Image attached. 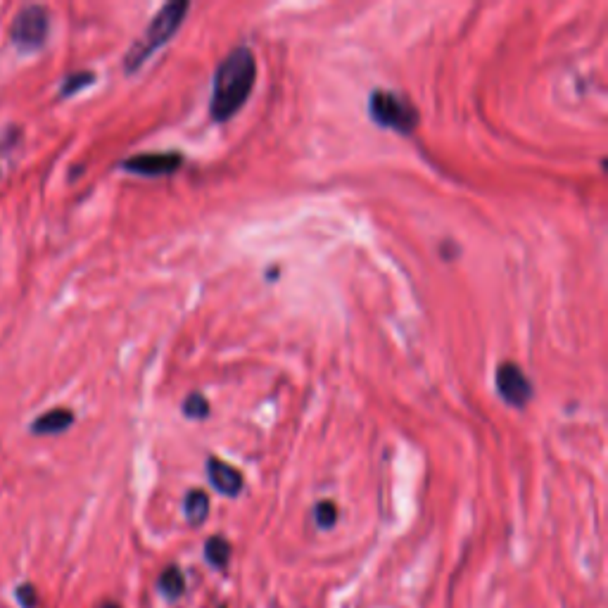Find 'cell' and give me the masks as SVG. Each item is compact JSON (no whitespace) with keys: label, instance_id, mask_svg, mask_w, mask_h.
<instances>
[{"label":"cell","instance_id":"cell-10","mask_svg":"<svg viewBox=\"0 0 608 608\" xmlns=\"http://www.w3.org/2000/svg\"><path fill=\"white\" fill-rule=\"evenodd\" d=\"M205 559L212 563V566L224 568L228 559H231V544H228L224 537H209L205 544Z\"/></svg>","mask_w":608,"mask_h":608},{"label":"cell","instance_id":"cell-16","mask_svg":"<svg viewBox=\"0 0 608 608\" xmlns=\"http://www.w3.org/2000/svg\"><path fill=\"white\" fill-rule=\"evenodd\" d=\"M103 608H119V606H117V604H105Z\"/></svg>","mask_w":608,"mask_h":608},{"label":"cell","instance_id":"cell-7","mask_svg":"<svg viewBox=\"0 0 608 608\" xmlns=\"http://www.w3.org/2000/svg\"><path fill=\"white\" fill-rule=\"evenodd\" d=\"M207 478L214 485V490L226 494V497H238L245 487V480L238 468L217 459V456H209L207 459Z\"/></svg>","mask_w":608,"mask_h":608},{"label":"cell","instance_id":"cell-9","mask_svg":"<svg viewBox=\"0 0 608 608\" xmlns=\"http://www.w3.org/2000/svg\"><path fill=\"white\" fill-rule=\"evenodd\" d=\"M183 511H186L190 525H202L209 516V497L202 490L188 492L186 502H183Z\"/></svg>","mask_w":608,"mask_h":608},{"label":"cell","instance_id":"cell-1","mask_svg":"<svg viewBox=\"0 0 608 608\" xmlns=\"http://www.w3.org/2000/svg\"><path fill=\"white\" fill-rule=\"evenodd\" d=\"M257 81V60L247 46H238L228 53L217 67L212 84L209 114L214 122H228L247 103Z\"/></svg>","mask_w":608,"mask_h":608},{"label":"cell","instance_id":"cell-2","mask_svg":"<svg viewBox=\"0 0 608 608\" xmlns=\"http://www.w3.org/2000/svg\"><path fill=\"white\" fill-rule=\"evenodd\" d=\"M190 10L188 0H176V3H167L164 8L152 17V22L145 29V34L141 36V41L133 43L129 53L124 57V69L126 74H133L136 69H141V65L148 57L160 50L162 46H167L171 41V36L179 31Z\"/></svg>","mask_w":608,"mask_h":608},{"label":"cell","instance_id":"cell-14","mask_svg":"<svg viewBox=\"0 0 608 608\" xmlns=\"http://www.w3.org/2000/svg\"><path fill=\"white\" fill-rule=\"evenodd\" d=\"M314 521L323 530L333 528L335 521H338V506L333 502H319L314 509Z\"/></svg>","mask_w":608,"mask_h":608},{"label":"cell","instance_id":"cell-12","mask_svg":"<svg viewBox=\"0 0 608 608\" xmlns=\"http://www.w3.org/2000/svg\"><path fill=\"white\" fill-rule=\"evenodd\" d=\"M95 81V74L93 72H72L65 76V81H62L60 86V95L62 98H72V95H76L79 91H84L86 86H91Z\"/></svg>","mask_w":608,"mask_h":608},{"label":"cell","instance_id":"cell-11","mask_svg":"<svg viewBox=\"0 0 608 608\" xmlns=\"http://www.w3.org/2000/svg\"><path fill=\"white\" fill-rule=\"evenodd\" d=\"M160 589H162L164 594H167L169 599L181 597V594H183V589H186V580H183L181 568L169 566L167 570H164V573H162V578H160Z\"/></svg>","mask_w":608,"mask_h":608},{"label":"cell","instance_id":"cell-3","mask_svg":"<svg viewBox=\"0 0 608 608\" xmlns=\"http://www.w3.org/2000/svg\"><path fill=\"white\" fill-rule=\"evenodd\" d=\"M369 114L378 126L402 133V136L414 133L418 126V112L411 100L404 98L402 93L385 91V88H376L371 93Z\"/></svg>","mask_w":608,"mask_h":608},{"label":"cell","instance_id":"cell-5","mask_svg":"<svg viewBox=\"0 0 608 608\" xmlns=\"http://www.w3.org/2000/svg\"><path fill=\"white\" fill-rule=\"evenodd\" d=\"M494 380H497L499 395H502L504 402L511 404V407L521 409L530 402L532 395H535V388L530 385L528 376H525L521 366L513 364V361L499 364L497 373H494Z\"/></svg>","mask_w":608,"mask_h":608},{"label":"cell","instance_id":"cell-6","mask_svg":"<svg viewBox=\"0 0 608 608\" xmlns=\"http://www.w3.org/2000/svg\"><path fill=\"white\" fill-rule=\"evenodd\" d=\"M119 167L138 176H169L183 167V155L179 152H145V155L129 157Z\"/></svg>","mask_w":608,"mask_h":608},{"label":"cell","instance_id":"cell-13","mask_svg":"<svg viewBox=\"0 0 608 608\" xmlns=\"http://www.w3.org/2000/svg\"><path fill=\"white\" fill-rule=\"evenodd\" d=\"M181 409H183V414H186L188 418H195V421H202V418H207L209 411H212L209 402L200 395V392H193V395H188L186 399H183Z\"/></svg>","mask_w":608,"mask_h":608},{"label":"cell","instance_id":"cell-15","mask_svg":"<svg viewBox=\"0 0 608 608\" xmlns=\"http://www.w3.org/2000/svg\"><path fill=\"white\" fill-rule=\"evenodd\" d=\"M15 597H17L19 606H22V608H36V604H38L36 587L29 585V582H24V585H19L15 589Z\"/></svg>","mask_w":608,"mask_h":608},{"label":"cell","instance_id":"cell-4","mask_svg":"<svg viewBox=\"0 0 608 608\" xmlns=\"http://www.w3.org/2000/svg\"><path fill=\"white\" fill-rule=\"evenodd\" d=\"M50 31V15L43 5H27L12 19L10 24V41L19 50L31 53V50L43 48Z\"/></svg>","mask_w":608,"mask_h":608},{"label":"cell","instance_id":"cell-8","mask_svg":"<svg viewBox=\"0 0 608 608\" xmlns=\"http://www.w3.org/2000/svg\"><path fill=\"white\" fill-rule=\"evenodd\" d=\"M74 423V411L65 409V407H57L50 409L46 414H41L36 418L34 423H31V433L34 435H60L65 433L67 428H72Z\"/></svg>","mask_w":608,"mask_h":608}]
</instances>
